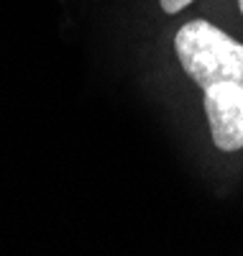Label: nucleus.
<instances>
[{
	"instance_id": "2",
	"label": "nucleus",
	"mask_w": 243,
	"mask_h": 256,
	"mask_svg": "<svg viewBox=\"0 0 243 256\" xmlns=\"http://www.w3.org/2000/svg\"><path fill=\"white\" fill-rule=\"evenodd\" d=\"M205 116L212 141L223 152L243 148V88L236 82H218L205 88Z\"/></svg>"
},
{
	"instance_id": "1",
	"label": "nucleus",
	"mask_w": 243,
	"mask_h": 256,
	"mask_svg": "<svg viewBox=\"0 0 243 256\" xmlns=\"http://www.w3.org/2000/svg\"><path fill=\"white\" fill-rule=\"evenodd\" d=\"M174 52L182 70L200 84L236 82L243 88V44L208 20H190L174 36Z\"/></svg>"
},
{
	"instance_id": "3",
	"label": "nucleus",
	"mask_w": 243,
	"mask_h": 256,
	"mask_svg": "<svg viewBox=\"0 0 243 256\" xmlns=\"http://www.w3.org/2000/svg\"><path fill=\"white\" fill-rule=\"evenodd\" d=\"M162 3V10L164 13H180L182 8H187L192 0H159Z\"/></svg>"
},
{
	"instance_id": "4",
	"label": "nucleus",
	"mask_w": 243,
	"mask_h": 256,
	"mask_svg": "<svg viewBox=\"0 0 243 256\" xmlns=\"http://www.w3.org/2000/svg\"><path fill=\"white\" fill-rule=\"evenodd\" d=\"M238 6H240V13H243V0H238Z\"/></svg>"
}]
</instances>
